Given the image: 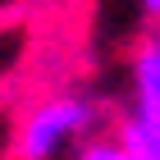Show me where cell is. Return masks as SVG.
Listing matches in <instances>:
<instances>
[{
    "label": "cell",
    "instance_id": "cell-3",
    "mask_svg": "<svg viewBox=\"0 0 160 160\" xmlns=\"http://www.w3.org/2000/svg\"><path fill=\"white\" fill-rule=\"evenodd\" d=\"M119 142L133 151L137 160H160V128H151V123L137 119V114H128V119L119 123Z\"/></svg>",
    "mask_w": 160,
    "mask_h": 160
},
{
    "label": "cell",
    "instance_id": "cell-2",
    "mask_svg": "<svg viewBox=\"0 0 160 160\" xmlns=\"http://www.w3.org/2000/svg\"><path fill=\"white\" fill-rule=\"evenodd\" d=\"M137 105L133 114L147 119L151 128H160V46H147L137 55Z\"/></svg>",
    "mask_w": 160,
    "mask_h": 160
},
{
    "label": "cell",
    "instance_id": "cell-4",
    "mask_svg": "<svg viewBox=\"0 0 160 160\" xmlns=\"http://www.w3.org/2000/svg\"><path fill=\"white\" fill-rule=\"evenodd\" d=\"M82 160H137V156L114 137V142H92V147L82 151Z\"/></svg>",
    "mask_w": 160,
    "mask_h": 160
},
{
    "label": "cell",
    "instance_id": "cell-1",
    "mask_svg": "<svg viewBox=\"0 0 160 160\" xmlns=\"http://www.w3.org/2000/svg\"><path fill=\"white\" fill-rule=\"evenodd\" d=\"M87 119H92V110H87L82 101H73V96L46 101V105H41V110H32V114H28V123H23V137H18L23 160H46L50 151L64 142V137L82 133Z\"/></svg>",
    "mask_w": 160,
    "mask_h": 160
},
{
    "label": "cell",
    "instance_id": "cell-5",
    "mask_svg": "<svg viewBox=\"0 0 160 160\" xmlns=\"http://www.w3.org/2000/svg\"><path fill=\"white\" fill-rule=\"evenodd\" d=\"M142 5H147V14H151V18H160V0H142Z\"/></svg>",
    "mask_w": 160,
    "mask_h": 160
}]
</instances>
